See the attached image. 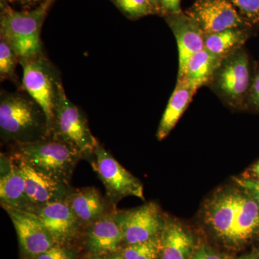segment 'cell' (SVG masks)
Returning a JSON list of instances; mask_svg holds the SVG:
<instances>
[{
	"instance_id": "cell-35",
	"label": "cell",
	"mask_w": 259,
	"mask_h": 259,
	"mask_svg": "<svg viewBox=\"0 0 259 259\" xmlns=\"http://www.w3.org/2000/svg\"><path fill=\"white\" fill-rule=\"evenodd\" d=\"M151 2V5H153V8L156 10V13H161V0H149Z\"/></svg>"
},
{
	"instance_id": "cell-5",
	"label": "cell",
	"mask_w": 259,
	"mask_h": 259,
	"mask_svg": "<svg viewBox=\"0 0 259 259\" xmlns=\"http://www.w3.org/2000/svg\"><path fill=\"white\" fill-rule=\"evenodd\" d=\"M20 61L23 68V88L44 110L52 136L61 81L56 76L55 69L42 53Z\"/></svg>"
},
{
	"instance_id": "cell-6",
	"label": "cell",
	"mask_w": 259,
	"mask_h": 259,
	"mask_svg": "<svg viewBox=\"0 0 259 259\" xmlns=\"http://www.w3.org/2000/svg\"><path fill=\"white\" fill-rule=\"evenodd\" d=\"M52 136L76 148L83 158L93 156L99 144L84 116L65 93L61 81L59 83Z\"/></svg>"
},
{
	"instance_id": "cell-24",
	"label": "cell",
	"mask_w": 259,
	"mask_h": 259,
	"mask_svg": "<svg viewBox=\"0 0 259 259\" xmlns=\"http://www.w3.org/2000/svg\"><path fill=\"white\" fill-rule=\"evenodd\" d=\"M14 49L6 40H0V76L2 79H15L17 59Z\"/></svg>"
},
{
	"instance_id": "cell-23",
	"label": "cell",
	"mask_w": 259,
	"mask_h": 259,
	"mask_svg": "<svg viewBox=\"0 0 259 259\" xmlns=\"http://www.w3.org/2000/svg\"><path fill=\"white\" fill-rule=\"evenodd\" d=\"M159 235L148 241L127 245L122 255L124 259H156L159 255Z\"/></svg>"
},
{
	"instance_id": "cell-32",
	"label": "cell",
	"mask_w": 259,
	"mask_h": 259,
	"mask_svg": "<svg viewBox=\"0 0 259 259\" xmlns=\"http://www.w3.org/2000/svg\"><path fill=\"white\" fill-rule=\"evenodd\" d=\"M250 177H246L247 179H250L259 182V160L255 162L254 164L250 168ZM245 178V177H244Z\"/></svg>"
},
{
	"instance_id": "cell-14",
	"label": "cell",
	"mask_w": 259,
	"mask_h": 259,
	"mask_svg": "<svg viewBox=\"0 0 259 259\" xmlns=\"http://www.w3.org/2000/svg\"><path fill=\"white\" fill-rule=\"evenodd\" d=\"M34 213L50 231L56 244L64 245L74 239L81 227L65 200L37 207Z\"/></svg>"
},
{
	"instance_id": "cell-1",
	"label": "cell",
	"mask_w": 259,
	"mask_h": 259,
	"mask_svg": "<svg viewBox=\"0 0 259 259\" xmlns=\"http://www.w3.org/2000/svg\"><path fill=\"white\" fill-rule=\"evenodd\" d=\"M0 132L5 142L28 144L51 136L47 116L30 95L2 93Z\"/></svg>"
},
{
	"instance_id": "cell-36",
	"label": "cell",
	"mask_w": 259,
	"mask_h": 259,
	"mask_svg": "<svg viewBox=\"0 0 259 259\" xmlns=\"http://www.w3.org/2000/svg\"><path fill=\"white\" fill-rule=\"evenodd\" d=\"M11 2H18V3H25V4H30V3H35L40 0H9Z\"/></svg>"
},
{
	"instance_id": "cell-13",
	"label": "cell",
	"mask_w": 259,
	"mask_h": 259,
	"mask_svg": "<svg viewBox=\"0 0 259 259\" xmlns=\"http://www.w3.org/2000/svg\"><path fill=\"white\" fill-rule=\"evenodd\" d=\"M166 20L178 45L179 79L183 76L191 57L204 49V34L193 19L182 11L166 15Z\"/></svg>"
},
{
	"instance_id": "cell-30",
	"label": "cell",
	"mask_w": 259,
	"mask_h": 259,
	"mask_svg": "<svg viewBox=\"0 0 259 259\" xmlns=\"http://www.w3.org/2000/svg\"><path fill=\"white\" fill-rule=\"evenodd\" d=\"M190 259H224V257L207 244H202L194 249Z\"/></svg>"
},
{
	"instance_id": "cell-11",
	"label": "cell",
	"mask_w": 259,
	"mask_h": 259,
	"mask_svg": "<svg viewBox=\"0 0 259 259\" xmlns=\"http://www.w3.org/2000/svg\"><path fill=\"white\" fill-rule=\"evenodd\" d=\"M3 207L14 225L19 243L25 254L33 258L56 244L50 231L36 214L7 206Z\"/></svg>"
},
{
	"instance_id": "cell-8",
	"label": "cell",
	"mask_w": 259,
	"mask_h": 259,
	"mask_svg": "<svg viewBox=\"0 0 259 259\" xmlns=\"http://www.w3.org/2000/svg\"><path fill=\"white\" fill-rule=\"evenodd\" d=\"M185 13L193 19L204 34L253 27L229 0H197Z\"/></svg>"
},
{
	"instance_id": "cell-34",
	"label": "cell",
	"mask_w": 259,
	"mask_h": 259,
	"mask_svg": "<svg viewBox=\"0 0 259 259\" xmlns=\"http://www.w3.org/2000/svg\"><path fill=\"white\" fill-rule=\"evenodd\" d=\"M87 259H124V258H123V257H122V254L110 255V256H107L106 255H92V256L88 257V258Z\"/></svg>"
},
{
	"instance_id": "cell-3",
	"label": "cell",
	"mask_w": 259,
	"mask_h": 259,
	"mask_svg": "<svg viewBox=\"0 0 259 259\" xmlns=\"http://www.w3.org/2000/svg\"><path fill=\"white\" fill-rule=\"evenodd\" d=\"M54 0H44L32 11L18 12L8 5L2 6L1 37L14 49L19 59L41 54L40 30Z\"/></svg>"
},
{
	"instance_id": "cell-10",
	"label": "cell",
	"mask_w": 259,
	"mask_h": 259,
	"mask_svg": "<svg viewBox=\"0 0 259 259\" xmlns=\"http://www.w3.org/2000/svg\"><path fill=\"white\" fill-rule=\"evenodd\" d=\"M116 218L127 245L141 243L158 236L164 222L159 207L154 202L125 212H117Z\"/></svg>"
},
{
	"instance_id": "cell-7",
	"label": "cell",
	"mask_w": 259,
	"mask_h": 259,
	"mask_svg": "<svg viewBox=\"0 0 259 259\" xmlns=\"http://www.w3.org/2000/svg\"><path fill=\"white\" fill-rule=\"evenodd\" d=\"M94 156L92 166L104 184L110 202H117L128 196L144 200V187L141 182L121 166L104 147L98 144Z\"/></svg>"
},
{
	"instance_id": "cell-31",
	"label": "cell",
	"mask_w": 259,
	"mask_h": 259,
	"mask_svg": "<svg viewBox=\"0 0 259 259\" xmlns=\"http://www.w3.org/2000/svg\"><path fill=\"white\" fill-rule=\"evenodd\" d=\"M181 0H161V13L165 15L180 13Z\"/></svg>"
},
{
	"instance_id": "cell-26",
	"label": "cell",
	"mask_w": 259,
	"mask_h": 259,
	"mask_svg": "<svg viewBox=\"0 0 259 259\" xmlns=\"http://www.w3.org/2000/svg\"><path fill=\"white\" fill-rule=\"evenodd\" d=\"M252 26L259 24V0H229Z\"/></svg>"
},
{
	"instance_id": "cell-29",
	"label": "cell",
	"mask_w": 259,
	"mask_h": 259,
	"mask_svg": "<svg viewBox=\"0 0 259 259\" xmlns=\"http://www.w3.org/2000/svg\"><path fill=\"white\" fill-rule=\"evenodd\" d=\"M234 182L241 190L254 199L259 206V182L247 178H234Z\"/></svg>"
},
{
	"instance_id": "cell-17",
	"label": "cell",
	"mask_w": 259,
	"mask_h": 259,
	"mask_svg": "<svg viewBox=\"0 0 259 259\" xmlns=\"http://www.w3.org/2000/svg\"><path fill=\"white\" fill-rule=\"evenodd\" d=\"M159 240L161 259H190L195 249L190 232L174 220L164 219Z\"/></svg>"
},
{
	"instance_id": "cell-19",
	"label": "cell",
	"mask_w": 259,
	"mask_h": 259,
	"mask_svg": "<svg viewBox=\"0 0 259 259\" xmlns=\"http://www.w3.org/2000/svg\"><path fill=\"white\" fill-rule=\"evenodd\" d=\"M65 202L69 204L81 226L87 228L109 211L106 201L95 187L72 190Z\"/></svg>"
},
{
	"instance_id": "cell-18",
	"label": "cell",
	"mask_w": 259,
	"mask_h": 259,
	"mask_svg": "<svg viewBox=\"0 0 259 259\" xmlns=\"http://www.w3.org/2000/svg\"><path fill=\"white\" fill-rule=\"evenodd\" d=\"M241 190L238 212L228 245L238 248L259 236V206Z\"/></svg>"
},
{
	"instance_id": "cell-25",
	"label": "cell",
	"mask_w": 259,
	"mask_h": 259,
	"mask_svg": "<svg viewBox=\"0 0 259 259\" xmlns=\"http://www.w3.org/2000/svg\"><path fill=\"white\" fill-rule=\"evenodd\" d=\"M116 4L131 18H138L156 14V11L149 0H115Z\"/></svg>"
},
{
	"instance_id": "cell-15",
	"label": "cell",
	"mask_w": 259,
	"mask_h": 259,
	"mask_svg": "<svg viewBox=\"0 0 259 259\" xmlns=\"http://www.w3.org/2000/svg\"><path fill=\"white\" fill-rule=\"evenodd\" d=\"M116 212L113 209L109 210L88 227L87 246L93 255L112 254L124 242Z\"/></svg>"
},
{
	"instance_id": "cell-12",
	"label": "cell",
	"mask_w": 259,
	"mask_h": 259,
	"mask_svg": "<svg viewBox=\"0 0 259 259\" xmlns=\"http://www.w3.org/2000/svg\"><path fill=\"white\" fill-rule=\"evenodd\" d=\"M25 183L27 195L35 207L51 202L64 201L73 189L54 179L40 173L23 160L10 156Z\"/></svg>"
},
{
	"instance_id": "cell-9",
	"label": "cell",
	"mask_w": 259,
	"mask_h": 259,
	"mask_svg": "<svg viewBox=\"0 0 259 259\" xmlns=\"http://www.w3.org/2000/svg\"><path fill=\"white\" fill-rule=\"evenodd\" d=\"M241 192V189H221L204 204V222L227 245L229 243L236 221Z\"/></svg>"
},
{
	"instance_id": "cell-22",
	"label": "cell",
	"mask_w": 259,
	"mask_h": 259,
	"mask_svg": "<svg viewBox=\"0 0 259 259\" xmlns=\"http://www.w3.org/2000/svg\"><path fill=\"white\" fill-rule=\"evenodd\" d=\"M250 28H230L214 33L204 34V48L223 59L243 48L250 36Z\"/></svg>"
},
{
	"instance_id": "cell-20",
	"label": "cell",
	"mask_w": 259,
	"mask_h": 259,
	"mask_svg": "<svg viewBox=\"0 0 259 259\" xmlns=\"http://www.w3.org/2000/svg\"><path fill=\"white\" fill-rule=\"evenodd\" d=\"M223 60L204 48L191 57L183 76L177 81L185 83L197 92L202 87L209 85Z\"/></svg>"
},
{
	"instance_id": "cell-27",
	"label": "cell",
	"mask_w": 259,
	"mask_h": 259,
	"mask_svg": "<svg viewBox=\"0 0 259 259\" xmlns=\"http://www.w3.org/2000/svg\"><path fill=\"white\" fill-rule=\"evenodd\" d=\"M74 254L64 245L55 244L47 251L32 259H74Z\"/></svg>"
},
{
	"instance_id": "cell-28",
	"label": "cell",
	"mask_w": 259,
	"mask_h": 259,
	"mask_svg": "<svg viewBox=\"0 0 259 259\" xmlns=\"http://www.w3.org/2000/svg\"><path fill=\"white\" fill-rule=\"evenodd\" d=\"M243 108L259 111V66L253 76L251 86L245 100Z\"/></svg>"
},
{
	"instance_id": "cell-21",
	"label": "cell",
	"mask_w": 259,
	"mask_h": 259,
	"mask_svg": "<svg viewBox=\"0 0 259 259\" xmlns=\"http://www.w3.org/2000/svg\"><path fill=\"white\" fill-rule=\"evenodd\" d=\"M195 90L184 82L177 81L175 91L170 97L157 131L159 141L167 137L192 101Z\"/></svg>"
},
{
	"instance_id": "cell-2",
	"label": "cell",
	"mask_w": 259,
	"mask_h": 259,
	"mask_svg": "<svg viewBox=\"0 0 259 259\" xmlns=\"http://www.w3.org/2000/svg\"><path fill=\"white\" fill-rule=\"evenodd\" d=\"M13 146L11 156L23 160L40 173L67 185H70L75 167L83 158L76 148L54 136L35 142Z\"/></svg>"
},
{
	"instance_id": "cell-16",
	"label": "cell",
	"mask_w": 259,
	"mask_h": 259,
	"mask_svg": "<svg viewBox=\"0 0 259 259\" xmlns=\"http://www.w3.org/2000/svg\"><path fill=\"white\" fill-rule=\"evenodd\" d=\"M7 168L2 172L0 199L2 207H12L34 213L37 207L32 203L25 190V181L16 165L9 156L6 158Z\"/></svg>"
},
{
	"instance_id": "cell-33",
	"label": "cell",
	"mask_w": 259,
	"mask_h": 259,
	"mask_svg": "<svg viewBox=\"0 0 259 259\" xmlns=\"http://www.w3.org/2000/svg\"><path fill=\"white\" fill-rule=\"evenodd\" d=\"M233 259H259V247L254 248L251 251L248 252L244 255H241V256Z\"/></svg>"
},
{
	"instance_id": "cell-4",
	"label": "cell",
	"mask_w": 259,
	"mask_h": 259,
	"mask_svg": "<svg viewBox=\"0 0 259 259\" xmlns=\"http://www.w3.org/2000/svg\"><path fill=\"white\" fill-rule=\"evenodd\" d=\"M253 76L249 56L244 48L223 59L209 83L211 89L228 106L244 107Z\"/></svg>"
}]
</instances>
